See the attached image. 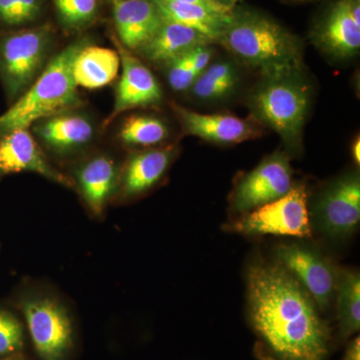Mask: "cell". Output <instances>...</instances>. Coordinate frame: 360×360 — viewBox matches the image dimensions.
I'll list each match as a JSON object with an SVG mask.
<instances>
[{"label": "cell", "instance_id": "obj_1", "mask_svg": "<svg viewBox=\"0 0 360 360\" xmlns=\"http://www.w3.org/2000/svg\"><path fill=\"white\" fill-rule=\"evenodd\" d=\"M248 317L262 360H328L333 333L311 296L278 262L248 271Z\"/></svg>", "mask_w": 360, "mask_h": 360}, {"label": "cell", "instance_id": "obj_2", "mask_svg": "<svg viewBox=\"0 0 360 360\" xmlns=\"http://www.w3.org/2000/svg\"><path fill=\"white\" fill-rule=\"evenodd\" d=\"M219 44L241 63L259 70L264 77L302 71L300 40L262 13H232Z\"/></svg>", "mask_w": 360, "mask_h": 360}, {"label": "cell", "instance_id": "obj_3", "mask_svg": "<svg viewBox=\"0 0 360 360\" xmlns=\"http://www.w3.org/2000/svg\"><path fill=\"white\" fill-rule=\"evenodd\" d=\"M11 303L25 321L28 340L39 360H75L78 349L77 321L58 291L26 281L16 290Z\"/></svg>", "mask_w": 360, "mask_h": 360}, {"label": "cell", "instance_id": "obj_4", "mask_svg": "<svg viewBox=\"0 0 360 360\" xmlns=\"http://www.w3.org/2000/svg\"><path fill=\"white\" fill-rule=\"evenodd\" d=\"M89 42H73L56 54L25 94L0 115V137L18 129H28L39 120L75 110L82 101L73 78V63Z\"/></svg>", "mask_w": 360, "mask_h": 360}, {"label": "cell", "instance_id": "obj_5", "mask_svg": "<svg viewBox=\"0 0 360 360\" xmlns=\"http://www.w3.org/2000/svg\"><path fill=\"white\" fill-rule=\"evenodd\" d=\"M309 84L300 72L264 77L250 98L251 112L281 135L291 148L302 143L309 108Z\"/></svg>", "mask_w": 360, "mask_h": 360}, {"label": "cell", "instance_id": "obj_6", "mask_svg": "<svg viewBox=\"0 0 360 360\" xmlns=\"http://www.w3.org/2000/svg\"><path fill=\"white\" fill-rule=\"evenodd\" d=\"M51 42L49 26L0 37V82L11 103L22 96L44 70Z\"/></svg>", "mask_w": 360, "mask_h": 360}, {"label": "cell", "instance_id": "obj_7", "mask_svg": "<svg viewBox=\"0 0 360 360\" xmlns=\"http://www.w3.org/2000/svg\"><path fill=\"white\" fill-rule=\"evenodd\" d=\"M307 191L304 186H293L283 198L245 213L231 225V231L245 236H311Z\"/></svg>", "mask_w": 360, "mask_h": 360}, {"label": "cell", "instance_id": "obj_8", "mask_svg": "<svg viewBox=\"0 0 360 360\" xmlns=\"http://www.w3.org/2000/svg\"><path fill=\"white\" fill-rule=\"evenodd\" d=\"M360 220V179L356 172L345 175L319 194L312 207L314 226L329 238H347Z\"/></svg>", "mask_w": 360, "mask_h": 360}, {"label": "cell", "instance_id": "obj_9", "mask_svg": "<svg viewBox=\"0 0 360 360\" xmlns=\"http://www.w3.org/2000/svg\"><path fill=\"white\" fill-rule=\"evenodd\" d=\"M293 186L290 158L284 153H274L238 182L232 194L231 210L245 214L283 198Z\"/></svg>", "mask_w": 360, "mask_h": 360}, {"label": "cell", "instance_id": "obj_10", "mask_svg": "<svg viewBox=\"0 0 360 360\" xmlns=\"http://www.w3.org/2000/svg\"><path fill=\"white\" fill-rule=\"evenodd\" d=\"M276 262L311 296L319 310L328 309L335 297L340 270L314 248L298 243L279 245Z\"/></svg>", "mask_w": 360, "mask_h": 360}, {"label": "cell", "instance_id": "obj_11", "mask_svg": "<svg viewBox=\"0 0 360 360\" xmlns=\"http://www.w3.org/2000/svg\"><path fill=\"white\" fill-rule=\"evenodd\" d=\"M116 47L122 65V75L116 86L112 110L104 120V127L125 111L158 105L163 98L160 84L148 68L120 42H116Z\"/></svg>", "mask_w": 360, "mask_h": 360}, {"label": "cell", "instance_id": "obj_12", "mask_svg": "<svg viewBox=\"0 0 360 360\" xmlns=\"http://www.w3.org/2000/svg\"><path fill=\"white\" fill-rule=\"evenodd\" d=\"M20 172H33L60 186L75 187L70 176L49 162L28 129H18L0 137V179Z\"/></svg>", "mask_w": 360, "mask_h": 360}, {"label": "cell", "instance_id": "obj_13", "mask_svg": "<svg viewBox=\"0 0 360 360\" xmlns=\"http://www.w3.org/2000/svg\"><path fill=\"white\" fill-rule=\"evenodd\" d=\"M120 167L106 155L91 156L73 172L72 181L92 217L101 219L115 200L120 182Z\"/></svg>", "mask_w": 360, "mask_h": 360}, {"label": "cell", "instance_id": "obj_14", "mask_svg": "<svg viewBox=\"0 0 360 360\" xmlns=\"http://www.w3.org/2000/svg\"><path fill=\"white\" fill-rule=\"evenodd\" d=\"M174 146L137 151L129 156L120 168L115 200H134L148 193L162 179L174 160Z\"/></svg>", "mask_w": 360, "mask_h": 360}, {"label": "cell", "instance_id": "obj_15", "mask_svg": "<svg viewBox=\"0 0 360 360\" xmlns=\"http://www.w3.org/2000/svg\"><path fill=\"white\" fill-rule=\"evenodd\" d=\"M33 125V131L45 148L59 156L72 155L84 150L96 135L91 120L72 110L49 116Z\"/></svg>", "mask_w": 360, "mask_h": 360}, {"label": "cell", "instance_id": "obj_16", "mask_svg": "<svg viewBox=\"0 0 360 360\" xmlns=\"http://www.w3.org/2000/svg\"><path fill=\"white\" fill-rule=\"evenodd\" d=\"M174 110L184 134L219 144L239 143L259 136L250 120L231 115H205L174 104Z\"/></svg>", "mask_w": 360, "mask_h": 360}, {"label": "cell", "instance_id": "obj_17", "mask_svg": "<svg viewBox=\"0 0 360 360\" xmlns=\"http://www.w3.org/2000/svg\"><path fill=\"white\" fill-rule=\"evenodd\" d=\"M113 16L120 44L139 51L158 32L163 20L151 0H112Z\"/></svg>", "mask_w": 360, "mask_h": 360}, {"label": "cell", "instance_id": "obj_18", "mask_svg": "<svg viewBox=\"0 0 360 360\" xmlns=\"http://www.w3.org/2000/svg\"><path fill=\"white\" fill-rule=\"evenodd\" d=\"M316 44L336 58L354 56L360 49V25L350 13L349 0H340L329 11L314 37Z\"/></svg>", "mask_w": 360, "mask_h": 360}, {"label": "cell", "instance_id": "obj_19", "mask_svg": "<svg viewBox=\"0 0 360 360\" xmlns=\"http://www.w3.org/2000/svg\"><path fill=\"white\" fill-rule=\"evenodd\" d=\"M212 44V40L198 30L163 20L155 37L137 52L151 63L167 65L196 47Z\"/></svg>", "mask_w": 360, "mask_h": 360}, {"label": "cell", "instance_id": "obj_20", "mask_svg": "<svg viewBox=\"0 0 360 360\" xmlns=\"http://www.w3.org/2000/svg\"><path fill=\"white\" fill-rule=\"evenodd\" d=\"M120 66L117 51L87 44L75 58L73 78L77 87L101 89L115 79Z\"/></svg>", "mask_w": 360, "mask_h": 360}, {"label": "cell", "instance_id": "obj_21", "mask_svg": "<svg viewBox=\"0 0 360 360\" xmlns=\"http://www.w3.org/2000/svg\"><path fill=\"white\" fill-rule=\"evenodd\" d=\"M160 11L163 20L179 23L202 33L213 44L219 42L231 14L210 11L198 4H184L174 0H151Z\"/></svg>", "mask_w": 360, "mask_h": 360}, {"label": "cell", "instance_id": "obj_22", "mask_svg": "<svg viewBox=\"0 0 360 360\" xmlns=\"http://www.w3.org/2000/svg\"><path fill=\"white\" fill-rule=\"evenodd\" d=\"M335 297L338 300V340L347 342L360 328V276L355 270L338 274Z\"/></svg>", "mask_w": 360, "mask_h": 360}, {"label": "cell", "instance_id": "obj_23", "mask_svg": "<svg viewBox=\"0 0 360 360\" xmlns=\"http://www.w3.org/2000/svg\"><path fill=\"white\" fill-rule=\"evenodd\" d=\"M169 132L167 124L160 118L150 115H135L129 116L120 127L118 139L125 146H158L167 139Z\"/></svg>", "mask_w": 360, "mask_h": 360}, {"label": "cell", "instance_id": "obj_24", "mask_svg": "<svg viewBox=\"0 0 360 360\" xmlns=\"http://www.w3.org/2000/svg\"><path fill=\"white\" fill-rule=\"evenodd\" d=\"M28 336L25 321L11 302H0V359L25 354Z\"/></svg>", "mask_w": 360, "mask_h": 360}, {"label": "cell", "instance_id": "obj_25", "mask_svg": "<svg viewBox=\"0 0 360 360\" xmlns=\"http://www.w3.org/2000/svg\"><path fill=\"white\" fill-rule=\"evenodd\" d=\"M54 4L63 25L70 28L89 25L98 11L97 0H54Z\"/></svg>", "mask_w": 360, "mask_h": 360}, {"label": "cell", "instance_id": "obj_26", "mask_svg": "<svg viewBox=\"0 0 360 360\" xmlns=\"http://www.w3.org/2000/svg\"><path fill=\"white\" fill-rule=\"evenodd\" d=\"M42 0H0V25H25L39 18Z\"/></svg>", "mask_w": 360, "mask_h": 360}, {"label": "cell", "instance_id": "obj_27", "mask_svg": "<svg viewBox=\"0 0 360 360\" xmlns=\"http://www.w3.org/2000/svg\"><path fill=\"white\" fill-rule=\"evenodd\" d=\"M191 52V51H189ZM188 53L167 63V79L172 89L184 91L191 89L198 77Z\"/></svg>", "mask_w": 360, "mask_h": 360}, {"label": "cell", "instance_id": "obj_28", "mask_svg": "<svg viewBox=\"0 0 360 360\" xmlns=\"http://www.w3.org/2000/svg\"><path fill=\"white\" fill-rule=\"evenodd\" d=\"M213 51L210 49V45H202V46L196 47L189 52V58H191V63L194 70L198 75H201L210 65L212 60Z\"/></svg>", "mask_w": 360, "mask_h": 360}, {"label": "cell", "instance_id": "obj_29", "mask_svg": "<svg viewBox=\"0 0 360 360\" xmlns=\"http://www.w3.org/2000/svg\"><path fill=\"white\" fill-rule=\"evenodd\" d=\"M174 1L184 2V4H198V6L210 9V11H215V13L227 14V15L233 13V11H231V9L226 8V7L220 6V4H217L214 0H174Z\"/></svg>", "mask_w": 360, "mask_h": 360}, {"label": "cell", "instance_id": "obj_30", "mask_svg": "<svg viewBox=\"0 0 360 360\" xmlns=\"http://www.w3.org/2000/svg\"><path fill=\"white\" fill-rule=\"evenodd\" d=\"M342 360H360V338L359 335L354 336L352 340L347 341Z\"/></svg>", "mask_w": 360, "mask_h": 360}, {"label": "cell", "instance_id": "obj_31", "mask_svg": "<svg viewBox=\"0 0 360 360\" xmlns=\"http://www.w3.org/2000/svg\"><path fill=\"white\" fill-rule=\"evenodd\" d=\"M352 156H354V160L357 165H359L360 162V141L359 137H357L354 142V146H352Z\"/></svg>", "mask_w": 360, "mask_h": 360}, {"label": "cell", "instance_id": "obj_32", "mask_svg": "<svg viewBox=\"0 0 360 360\" xmlns=\"http://www.w3.org/2000/svg\"><path fill=\"white\" fill-rule=\"evenodd\" d=\"M214 1L220 4V6L233 11V7L238 4V0H214Z\"/></svg>", "mask_w": 360, "mask_h": 360}, {"label": "cell", "instance_id": "obj_33", "mask_svg": "<svg viewBox=\"0 0 360 360\" xmlns=\"http://www.w3.org/2000/svg\"><path fill=\"white\" fill-rule=\"evenodd\" d=\"M7 360H30V359H28L25 352V354L13 355V356L9 357V359Z\"/></svg>", "mask_w": 360, "mask_h": 360}, {"label": "cell", "instance_id": "obj_34", "mask_svg": "<svg viewBox=\"0 0 360 360\" xmlns=\"http://www.w3.org/2000/svg\"><path fill=\"white\" fill-rule=\"evenodd\" d=\"M7 359H0V360H7Z\"/></svg>", "mask_w": 360, "mask_h": 360}]
</instances>
